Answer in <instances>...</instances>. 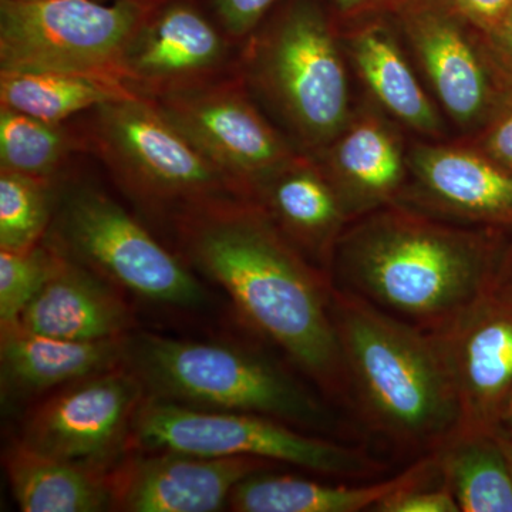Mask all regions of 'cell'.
<instances>
[{"label":"cell","mask_w":512,"mask_h":512,"mask_svg":"<svg viewBox=\"0 0 512 512\" xmlns=\"http://www.w3.org/2000/svg\"><path fill=\"white\" fill-rule=\"evenodd\" d=\"M168 229L181 258L227 293L252 332L281 350L329 403L352 409L330 276L258 204L221 198L185 212Z\"/></svg>","instance_id":"cell-1"},{"label":"cell","mask_w":512,"mask_h":512,"mask_svg":"<svg viewBox=\"0 0 512 512\" xmlns=\"http://www.w3.org/2000/svg\"><path fill=\"white\" fill-rule=\"evenodd\" d=\"M508 237L396 202L350 221L333 255L330 281L390 318L437 336L490 295Z\"/></svg>","instance_id":"cell-2"},{"label":"cell","mask_w":512,"mask_h":512,"mask_svg":"<svg viewBox=\"0 0 512 512\" xmlns=\"http://www.w3.org/2000/svg\"><path fill=\"white\" fill-rule=\"evenodd\" d=\"M332 315L348 377L350 412L402 456L436 453L461 421L439 338L336 288Z\"/></svg>","instance_id":"cell-3"},{"label":"cell","mask_w":512,"mask_h":512,"mask_svg":"<svg viewBox=\"0 0 512 512\" xmlns=\"http://www.w3.org/2000/svg\"><path fill=\"white\" fill-rule=\"evenodd\" d=\"M237 72L301 153L319 154L356 109L342 37L319 0L276 8L239 46Z\"/></svg>","instance_id":"cell-4"},{"label":"cell","mask_w":512,"mask_h":512,"mask_svg":"<svg viewBox=\"0 0 512 512\" xmlns=\"http://www.w3.org/2000/svg\"><path fill=\"white\" fill-rule=\"evenodd\" d=\"M124 365L136 373L147 396L165 402L261 414L322 436L340 430L325 397L252 349L133 332Z\"/></svg>","instance_id":"cell-5"},{"label":"cell","mask_w":512,"mask_h":512,"mask_svg":"<svg viewBox=\"0 0 512 512\" xmlns=\"http://www.w3.org/2000/svg\"><path fill=\"white\" fill-rule=\"evenodd\" d=\"M79 124L87 154L103 165L121 194L168 228L208 202L241 197L147 97L107 101L80 116Z\"/></svg>","instance_id":"cell-6"},{"label":"cell","mask_w":512,"mask_h":512,"mask_svg":"<svg viewBox=\"0 0 512 512\" xmlns=\"http://www.w3.org/2000/svg\"><path fill=\"white\" fill-rule=\"evenodd\" d=\"M45 241L101 278L157 305L197 309L207 289L181 258L107 194L66 174Z\"/></svg>","instance_id":"cell-7"},{"label":"cell","mask_w":512,"mask_h":512,"mask_svg":"<svg viewBox=\"0 0 512 512\" xmlns=\"http://www.w3.org/2000/svg\"><path fill=\"white\" fill-rule=\"evenodd\" d=\"M133 450L254 457L343 480H370L387 470L365 448L318 436L285 421L254 413L197 409L151 396L134 420Z\"/></svg>","instance_id":"cell-8"},{"label":"cell","mask_w":512,"mask_h":512,"mask_svg":"<svg viewBox=\"0 0 512 512\" xmlns=\"http://www.w3.org/2000/svg\"><path fill=\"white\" fill-rule=\"evenodd\" d=\"M153 6L131 0H0V69L124 83V57Z\"/></svg>","instance_id":"cell-9"},{"label":"cell","mask_w":512,"mask_h":512,"mask_svg":"<svg viewBox=\"0 0 512 512\" xmlns=\"http://www.w3.org/2000/svg\"><path fill=\"white\" fill-rule=\"evenodd\" d=\"M393 16L443 116L460 137L474 136L512 92L484 33L440 0H409Z\"/></svg>","instance_id":"cell-10"},{"label":"cell","mask_w":512,"mask_h":512,"mask_svg":"<svg viewBox=\"0 0 512 512\" xmlns=\"http://www.w3.org/2000/svg\"><path fill=\"white\" fill-rule=\"evenodd\" d=\"M150 100L247 200L262 181L301 154L238 72Z\"/></svg>","instance_id":"cell-11"},{"label":"cell","mask_w":512,"mask_h":512,"mask_svg":"<svg viewBox=\"0 0 512 512\" xmlns=\"http://www.w3.org/2000/svg\"><path fill=\"white\" fill-rule=\"evenodd\" d=\"M147 392L126 365L84 377L37 400L18 439L40 453L109 473L131 450Z\"/></svg>","instance_id":"cell-12"},{"label":"cell","mask_w":512,"mask_h":512,"mask_svg":"<svg viewBox=\"0 0 512 512\" xmlns=\"http://www.w3.org/2000/svg\"><path fill=\"white\" fill-rule=\"evenodd\" d=\"M239 46L200 0H164L141 22L124 57V83L147 99L237 73Z\"/></svg>","instance_id":"cell-13"},{"label":"cell","mask_w":512,"mask_h":512,"mask_svg":"<svg viewBox=\"0 0 512 512\" xmlns=\"http://www.w3.org/2000/svg\"><path fill=\"white\" fill-rule=\"evenodd\" d=\"M402 204L464 227L512 234V173L464 138L409 141Z\"/></svg>","instance_id":"cell-14"},{"label":"cell","mask_w":512,"mask_h":512,"mask_svg":"<svg viewBox=\"0 0 512 512\" xmlns=\"http://www.w3.org/2000/svg\"><path fill=\"white\" fill-rule=\"evenodd\" d=\"M276 466L254 457L133 450L109 473L113 511L224 510L242 480Z\"/></svg>","instance_id":"cell-15"},{"label":"cell","mask_w":512,"mask_h":512,"mask_svg":"<svg viewBox=\"0 0 512 512\" xmlns=\"http://www.w3.org/2000/svg\"><path fill=\"white\" fill-rule=\"evenodd\" d=\"M437 338L456 386L458 430L497 431L512 400V308L485 296Z\"/></svg>","instance_id":"cell-16"},{"label":"cell","mask_w":512,"mask_h":512,"mask_svg":"<svg viewBox=\"0 0 512 512\" xmlns=\"http://www.w3.org/2000/svg\"><path fill=\"white\" fill-rule=\"evenodd\" d=\"M335 185L352 221L402 200L409 181L404 130L367 99L338 136L313 156Z\"/></svg>","instance_id":"cell-17"},{"label":"cell","mask_w":512,"mask_h":512,"mask_svg":"<svg viewBox=\"0 0 512 512\" xmlns=\"http://www.w3.org/2000/svg\"><path fill=\"white\" fill-rule=\"evenodd\" d=\"M339 32L367 100L416 138L448 140L443 113L421 82L393 15L365 19Z\"/></svg>","instance_id":"cell-18"},{"label":"cell","mask_w":512,"mask_h":512,"mask_svg":"<svg viewBox=\"0 0 512 512\" xmlns=\"http://www.w3.org/2000/svg\"><path fill=\"white\" fill-rule=\"evenodd\" d=\"M249 200L313 265L330 276L333 255L352 217L318 158L298 154L258 185Z\"/></svg>","instance_id":"cell-19"},{"label":"cell","mask_w":512,"mask_h":512,"mask_svg":"<svg viewBox=\"0 0 512 512\" xmlns=\"http://www.w3.org/2000/svg\"><path fill=\"white\" fill-rule=\"evenodd\" d=\"M16 325L52 338L97 342L131 335L136 318L123 291L57 251L55 268Z\"/></svg>","instance_id":"cell-20"},{"label":"cell","mask_w":512,"mask_h":512,"mask_svg":"<svg viewBox=\"0 0 512 512\" xmlns=\"http://www.w3.org/2000/svg\"><path fill=\"white\" fill-rule=\"evenodd\" d=\"M128 336L80 342L39 335L16 323L0 328L3 404L37 402L67 384L123 366Z\"/></svg>","instance_id":"cell-21"},{"label":"cell","mask_w":512,"mask_h":512,"mask_svg":"<svg viewBox=\"0 0 512 512\" xmlns=\"http://www.w3.org/2000/svg\"><path fill=\"white\" fill-rule=\"evenodd\" d=\"M436 453L416 458L397 476L366 485L330 484L309 478L259 471L232 491L228 507L238 512H360L377 505L404 485L430 476Z\"/></svg>","instance_id":"cell-22"},{"label":"cell","mask_w":512,"mask_h":512,"mask_svg":"<svg viewBox=\"0 0 512 512\" xmlns=\"http://www.w3.org/2000/svg\"><path fill=\"white\" fill-rule=\"evenodd\" d=\"M2 463L20 511H113L110 471L47 456L19 439L3 450Z\"/></svg>","instance_id":"cell-23"},{"label":"cell","mask_w":512,"mask_h":512,"mask_svg":"<svg viewBox=\"0 0 512 512\" xmlns=\"http://www.w3.org/2000/svg\"><path fill=\"white\" fill-rule=\"evenodd\" d=\"M436 457L460 512H512V468L498 431L458 430Z\"/></svg>","instance_id":"cell-24"},{"label":"cell","mask_w":512,"mask_h":512,"mask_svg":"<svg viewBox=\"0 0 512 512\" xmlns=\"http://www.w3.org/2000/svg\"><path fill=\"white\" fill-rule=\"evenodd\" d=\"M138 96L126 84L52 70L0 69V106L66 123L107 103Z\"/></svg>","instance_id":"cell-25"},{"label":"cell","mask_w":512,"mask_h":512,"mask_svg":"<svg viewBox=\"0 0 512 512\" xmlns=\"http://www.w3.org/2000/svg\"><path fill=\"white\" fill-rule=\"evenodd\" d=\"M87 154L79 121L53 123L0 106V171L60 180Z\"/></svg>","instance_id":"cell-26"},{"label":"cell","mask_w":512,"mask_h":512,"mask_svg":"<svg viewBox=\"0 0 512 512\" xmlns=\"http://www.w3.org/2000/svg\"><path fill=\"white\" fill-rule=\"evenodd\" d=\"M59 181L0 171V249L26 251L46 238Z\"/></svg>","instance_id":"cell-27"},{"label":"cell","mask_w":512,"mask_h":512,"mask_svg":"<svg viewBox=\"0 0 512 512\" xmlns=\"http://www.w3.org/2000/svg\"><path fill=\"white\" fill-rule=\"evenodd\" d=\"M56 261L57 251L45 239L26 251L0 249V328L18 322Z\"/></svg>","instance_id":"cell-28"},{"label":"cell","mask_w":512,"mask_h":512,"mask_svg":"<svg viewBox=\"0 0 512 512\" xmlns=\"http://www.w3.org/2000/svg\"><path fill=\"white\" fill-rule=\"evenodd\" d=\"M376 512H460L456 498L440 478L439 468L430 476L404 485L377 505Z\"/></svg>","instance_id":"cell-29"},{"label":"cell","mask_w":512,"mask_h":512,"mask_svg":"<svg viewBox=\"0 0 512 512\" xmlns=\"http://www.w3.org/2000/svg\"><path fill=\"white\" fill-rule=\"evenodd\" d=\"M204 8L224 30L225 35L241 46L281 0H200Z\"/></svg>","instance_id":"cell-30"},{"label":"cell","mask_w":512,"mask_h":512,"mask_svg":"<svg viewBox=\"0 0 512 512\" xmlns=\"http://www.w3.org/2000/svg\"><path fill=\"white\" fill-rule=\"evenodd\" d=\"M464 140L512 173V92L488 123L474 136Z\"/></svg>","instance_id":"cell-31"},{"label":"cell","mask_w":512,"mask_h":512,"mask_svg":"<svg viewBox=\"0 0 512 512\" xmlns=\"http://www.w3.org/2000/svg\"><path fill=\"white\" fill-rule=\"evenodd\" d=\"M409 0H329L328 10L339 30L353 23L375 18V16L394 15Z\"/></svg>","instance_id":"cell-32"},{"label":"cell","mask_w":512,"mask_h":512,"mask_svg":"<svg viewBox=\"0 0 512 512\" xmlns=\"http://www.w3.org/2000/svg\"><path fill=\"white\" fill-rule=\"evenodd\" d=\"M481 33H488L510 12L512 0H440Z\"/></svg>","instance_id":"cell-33"},{"label":"cell","mask_w":512,"mask_h":512,"mask_svg":"<svg viewBox=\"0 0 512 512\" xmlns=\"http://www.w3.org/2000/svg\"><path fill=\"white\" fill-rule=\"evenodd\" d=\"M484 36L493 50L495 59L512 77V8L500 23Z\"/></svg>","instance_id":"cell-34"},{"label":"cell","mask_w":512,"mask_h":512,"mask_svg":"<svg viewBox=\"0 0 512 512\" xmlns=\"http://www.w3.org/2000/svg\"><path fill=\"white\" fill-rule=\"evenodd\" d=\"M490 296L512 308V234L508 237L507 245H505Z\"/></svg>","instance_id":"cell-35"},{"label":"cell","mask_w":512,"mask_h":512,"mask_svg":"<svg viewBox=\"0 0 512 512\" xmlns=\"http://www.w3.org/2000/svg\"><path fill=\"white\" fill-rule=\"evenodd\" d=\"M497 431L504 434V436L512 437V400L508 403L507 409L504 410L503 416H501Z\"/></svg>","instance_id":"cell-36"},{"label":"cell","mask_w":512,"mask_h":512,"mask_svg":"<svg viewBox=\"0 0 512 512\" xmlns=\"http://www.w3.org/2000/svg\"><path fill=\"white\" fill-rule=\"evenodd\" d=\"M500 434L501 440H503L505 451H507L508 460H510L511 468H512V437L504 436V434Z\"/></svg>","instance_id":"cell-37"},{"label":"cell","mask_w":512,"mask_h":512,"mask_svg":"<svg viewBox=\"0 0 512 512\" xmlns=\"http://www.w3.org/2000/svg\"><path fill=\"white\" fill-rule=\"evenodd\" d=\"M101 2H106V0H101ZM111 2H116V0H111ZM131 2H137L147 6H156L158 3L164 2V0H131Z\"/></svg>","instance_id":"cell-38"}]
</instances>
